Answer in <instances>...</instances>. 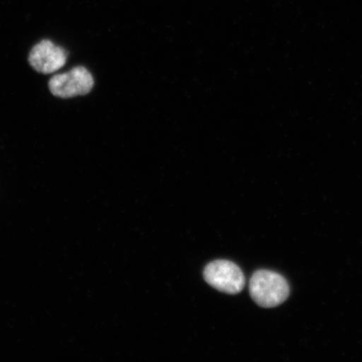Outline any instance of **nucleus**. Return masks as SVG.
<instances>
[{
  "label": "nucleus",
  "instance_id": "20e7f679",
  "mask_svg": "<svg viewBox=\"0 0 362 362\" xmlns=\"http://www.w3.org/2000/svg\"><path fill=\"white\" fill-rule=\"evenodd\" d=\"M66 57L64 49L45 40L31 49L29 62L35 71L49 74L61 69L66 64Z\"/></svg>",
  "mask_w": 362,
  "mask_h": 362
},
{
  "label": "nucleus",
  "instance_id": "f257e3e1",
  "mask_svg": "<svg viewBox=\"0 0 362 362\" xmlns=\"http://www.w3.org/2000/svg\"><path fill=\"white\" fill-rule=\"evenodd\" d=\"M249 292L257 305L262 308H274L287 300L289 286L282 275L273 271L259 270L252 276Z\"/></svg>",
  "mask_w": 362,
  "mask_h": 362
},
{
  "label": "nucleus",
  "instance_id": "7ed1b4c3",
  "mask_svg": "<svg viewBox=\"0 0 362 362\" xmlns=\"http://www.w3.org/2000/svg\"><path fill=\"white\" fill-rule=\"evenodd\" d=\"M92 74L83 66L74 68L66 74L54 76L49 88L54 96L69 98L88 94L93 88Z\"/></svg>",
  "mask_w": 362,
  "mask_h": 362
},
{
  "label": "nucleus",
  "instance_id": "f03ea898",
  "mask_svg": "<svg viewBox=\"0 0 362 362\" xmlns=\"http://www.w3.org/2000/svg\"><path fill=\"white\" fill-rule=\"evenodd\" d=\"M206 282L217 291L229 294L241 292L245 286V277L241 269L234 262L216 260L204 269Z\"/></svg>",
  "mask_w": 362,
  "mask_h": 362
}]
</instances>
